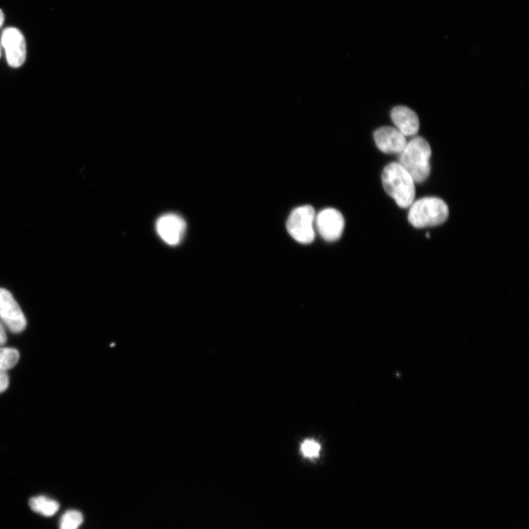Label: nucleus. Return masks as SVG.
Instances as JSON below:
<instances>
[{"mask_svg":"<svg viewBox=\"0 0 529 529\" xmlns=\"http://www.w3.org/2000/svg\"><path fill=\"white\" fill-rule=\"evenodd\" d=\"M384 189L401 208H407L414 203L415 182L400 163L388 164L382 172Z\"/></svg>","mask_w":529,"mask_h":529,"instance_id":"1","label":"nucleus"},{"mask_svg":"<svg viewBox=\"0 0 529 529\" xmlns=\"http://www.w3.org/2000/svg\"><path fill=\"white\" fill-rule=\"evenodd\" d=\"M432 150L428 141L416 137L407 142L400 154V164L406 169L415 182H425L430 175Z\"/></svg>","mask_w":529,"mask_h":529,"instance_id":"2","label":"nucleus"},{"mask_svg":"<svg viewBox=\"0 0 529 529\" xmlns=\"http://www.w3.org/2000/svg\"><path fill=\"white\" fill-rule=\"evenodd\" d=\"M408 220L416 228L439 226L448 217L447 204L436 197H425L414 202L409 207Z\"/></svg>","mask_w":529,"mask_h":529,"instance_id":"3","label":"nucleus"},{"mask_svg":"<svg viewBox=\"0 0 529 529\" xmlns=\"http://www.w3.org/2000/svg\"><path fill=\"white\" fill-rule=\"evenodd\" d=\"M315 212L310 205L297 207L290 214L287 230L291 237L302 244H309L315 239Z\"/></svg>","mask_w":529,"mask_h":529,"instance_id":"4","label":"nucleus"},{"mask_svg":"<svg viewBox=\"0 0 529 529\" xmlns=\"http://www.w3.org/2000/svg\"><path fill=\"white\" fill-rule=\"evenodd\" d=\"M0 320L11 332L19 333L26 321L19 303L8 290L0 288Z\"/></svg>","mask_w":529,"mask_h":529,"instance_id":"5","label":"nucleus"},{"mask_svg":"<svg viewBox=\"0 0 529 529\" xmlns=\"http://www.w3.org/2000/svg\"><path fill=\"white\" fill-rule=\"evenodd\" d=\"M1 44L6 52L8 65L13 68H19L26 60V47L22 32L15 28L4 30Z\"/></svg>","mask_w":529,"mask_h":529,"instance_id":"6","label":"nucleus"},{"mask_svg":"<svg viewBox=\"0 0 529 529\" xmlns=\"http://www.w3.org/2000/svg\"><path fill=\"white\" fill-rule=\"evenodd\" d=\"M315 223L325 241L335 242L342 234L345 220L336 209L326 208L315 216Z\"/></svg>","mask_w":529,"mask_h":529,"instance_id":"7","label":"nucleus"},{"mask_svg":"<svg viewBox=\"0 0 529 529\" xmlns=\"http://www.w3.org/2000/svg\"><path fill=\"white\" fill-rule=\"evenodd\" d=\"M156 230L166 244L177 246L181 243L187 231V222L176 214H166L157 219Z\"/></svg>","mask_w":529,"mask_h":529,"instance_id":"8","label":"nucleus"},{"mask_svg":"<svg viewBox=\"0 0 529 529\" xmlns=\"http://www.w3.org/2000/svg\"><path fill=\"white\" fill-rule=\"evenodd\" d=\"M378 149L386 154H401L406 148L407 141L402 132L393 127H382L374 134Z\"/></svg>","mask_w":529,"mask_h":529,"instance_id":"9","label":"nucleus"},{"mask_svg":"<svg viewBox=\"0 0 529 529\" xmlns=\"http://www.w3.org/2000/svg\"><path fill=\"white\" fill-rule=\"evenodd\" d=\"M390 116L395 128L404 136H413L418 134L420 128L419 118L412 109L406 106H397L392 110Z\"/></svg>","mask_w":529,"mask_h":529,"instance_id":"10","label":"nucleus"},{"mask_svg":"<svg viewBox=\"0 0 529 529\" xmlns=\"http://www.w3.org/2000/svg\"><path fill=\"white\" fill-rule=\"evenodd\" d=\"M29 505L33 511L46 517L54 515L60 508L56 500L42 496L31 498Z\"/></svg>","mask_w":529,"mask_h":529,"instance_id":"11","label":"nucleus"},{"mask_svg":"<svg viewBox=\"0 0 529 529\" xmlns=\"http://www.w3.org/2000/svg\"><path fill=\"white\" fill-rule=\"evenodd\" d=\"M19 357L17 349L0 347V370L7 372L15 367L18 363Z\"/></svg>","mask_w":529,"mask_h":529,"instance_id":"12","label":"nucleus"},{"mask_svg":"<svg viewBox=\"0 0 529 529\" xmlns=\"http://www.w3.org/2000/svg\"><path fill=\"white\" fill-rule=\"evenodd\" d=\"M84 522L81 512L69 510L63 514L60 521V529H77Z\"/></svg>","mask_w":529,"mask_h":529,"instance_id":"13","label":"nucleus"},{"mask_svg":"<svg viewBox=\"0 0 529 529\" xmlns=\"http://www.w3.org/2000/svg\"><path fill=\"white\" fill-rule=\"evenodd\" d=\"M321 451V446L319 443L313 440L304 441L301 446L302 455L308 459H315L319 457Z\"/></svg>","mask_w":529,"mask_h":529,"instance_id":"14","label":"nucleus"},{"mask_svg":"<svg viewBox=\"0 0 529 529\" xmlns=\"http://www.w3.org/2000/svg\"><path fill=\"white\" fill-rule=\"evenodd\" d=\"M9 386V377L7 372L0 370V393L6 391Z\"/></svg>","mask_w":529,"mask_h":529,"instance_id":"15","label":"nucleus"},{"mask_svg":"<svg viewBox=\"0 0 529 529\" xmlns=\"http://www.w3.org/2000/svg\"><path fill=\"white\" fill-rule=\"evenodd\" d=\"M7 342V335L5 326L0 322V347H3Z\"/></svg>","mask_w":529,"mask_h":529,"instance_id":"16","label":"nucleus"},{"mask_svg":"<svg viewBox=\"0 0 529 529\" xmlns=\"http://www.w3.org/2000/svg\"><path fill=\"white\" fill-rule=\"evenodd\" d=\"M5 20L4 13L2 10H0V28L3 26Z\"/></svg>","mask_w":529,"mask_h":529,"instance_id":"17","label":"nucleus"},{"mask_svg":"<svg viewBox=\"0 0 529 529\" xmlns=\"http://www.w3.org/2000/svg\"><path fill=\"white\" fill-rule=\"evenodd\" d=\"M427 237H428V238L430 237V233L429 232L427 233Z\"/></svg>","mask_w":529,"mask_h":529,"instance_id":"18","label":"nucleus"},{"mask_svg":"<svg viewBox=\"0 0 529 529\" xmlns=\"http://www.w3.org/2000/svg\"><path fill=\"white\" fill-rule=\"evenodd\" d=\"M0 56H1V49H0Z\"/></svg>","mask_w":529,"mask_h":529,"instance_id":"19","label":"nucleus"}]
</instances>
